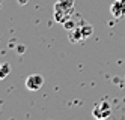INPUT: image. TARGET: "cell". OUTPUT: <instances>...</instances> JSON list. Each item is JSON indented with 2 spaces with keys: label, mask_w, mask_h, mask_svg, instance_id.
<instances>
[{
  "label": "cell",
  "mask_w": 125,
  "mask_h": 120,
  "mask_svg": "<svg viewBox=\"0 0 125 120\" xmlns=\"http://www.w3.org/2000/svg\"><path fill=\"white\" fill-rule=\"evenodd\" d=\"M110 12L113 15V18L125 17V0H115L110 6Z\"/></svg>",
  "instance_id": "3"
},
{
  "label": "cell",
  "mask_w": 125,
  "mask_h": 120,
  "mask_svg": "<svg viewBox=\"0 0 125 120\" xmlns=\"http://www.w3.org/2000/svg\"><path fill=\"white\" fill-rule=\"evenodd\" d=\"M92 114L96 119H104L107 116H110V105H109V102H105V101H104V102H101L100 105H96Z\"/></svg>",
  "instance_id": "4"
},
{
  "label": "cell",
  "mask_w": 125,
  "mask_h": 120,
  "mask_svg": "<svg viewBox=\"0 0 125 120\" xmlns=\"http://www.w3.org/2000/svg\"><path fill=\"white\" fill-rule=\"evenodd\" d=\"M9 74V65L8 63H3L2 65V68H0V78H6V75Z\"/></svg>",
  "instance_id": "5"
},
{
  "label": "cell",
  "mask_w": 125,
  "mask_h": 120,
  "mask_svg": "<svg viewBox=\"0 0 125 120\" xmlns=\"http://www.w3.org/2000/svg\"><path fill=\"white\" fill-rule=\"evenodd\" d=\"M44 84V78L42 75H39V74H32V75H29L27 78H26V87H27V90L30 92H36L42 87Z\"/></svg>",
  "instance_id": "2"
},
{
  "label": "cell",
  "mask_w": 125,
  "mask_h": 120,
  "mask_svg": "<svg viewBox=\"0 0 125 120\" xmlns=\"http://www.w3.org/2000/svg\"><path fill=\"white\" fill-rule=\"evenodd\" d=\"M18 3L20 5H26V3H27V0H18Z\"/></svg>",
  "instance_id": "6"
},
{
  "label": "cell",
  "mask_w": 125,
  "mask_h": 120,
  "mask_svg": "<svg viewBox=\"0 0 125 120\" xmlns=\"http://www.w3.org/2000/svg\"><path fill=\"white\" fill-rule=\"evenodd\" d=\"M75 0H57L54 3V21L59 24H65L74 15Z\"/></svg>",
  "instance_id": "1"
}]
</instances>
